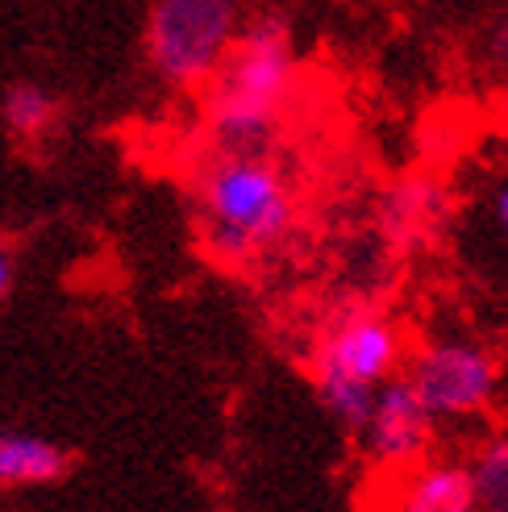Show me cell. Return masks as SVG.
Segmentation results:
<instances>
[{"mask_svg":"<svg viewBox=\"0 0 508 512\" xmlns=\"http://www.w3.org/2000/svg\"><path fill=\"white\" fill-rule=\"evenodd\" d=\"M409 342L404 329L379 309H342L309 354L317 400L346 433H363L379 383L404 371Z\"/></svg>","mask_w":508,"mask_h":512,"instance_id":"3957f363","label":"cell"},{"mask_svg":"<svg viewBox=\"0 0 508 512\" xmlns=\"http://www.w3.org/2000/svg\"><path fill=\"white\" fill-rule=\"evenodd\" d=\"M496 125H500V134H504V142H508V84H504L500 96H496Z\"/></svg>","mask_w":508,"mask_h":512,"instance_id":"9a60e30c","label":"cell"},{"mask_svg":"<svg viewBox=\"0 0 508 512\" xmlns=\"http://www.w3.org/2000/svg\"><path fill=\"white\" fill-rule=\"evenodd\" d=\"M300 75L292 21L259 13L242 25L230 55L205 84L209 150L217 155H271L284 134V109Z\"/></svg>","mask_w":508,"mask_h":512,"instance_id":"6da1fadb","label":"cell"},{"mask_svg":"<svg viewBox=\"0 0 508 512\" xmlns=\"http://www.w3.org/2000/svg\"><path fill=\"white\" fill-rule=\"evenodd\" d=\"M488 221L496 229L500 246H508V175H500L492 184V192H488Z\"/></svg>","mask_w":508,"mask_h":512,"instance_id":"4fadbf2b","label":"cell"},{"mask_svg":"<svg viewBox=\"0 0 508 512\" xmlns=\"http://www.w3.org/2000/svg\"><path fill=\"white\" fill-rule=\"evenodd\" d=\"M392 496L388 512H475L467 458H421L417 467L388 475Z\"/></svg>","mask_w":508,"mask_h":512,"instance_id":"52a82bcc","label":"cell"},{"mask_svg":"<svg viewBox=\"0 0 508 512\" xmlns=\"http://www.w3.org/2000/svg\"><path fill=\"white\" fill-rule=\"evenodd\" d=\"M246 25V0H155L146 17V59L159 84L205 92Z\"/></svg>","mask_w":508,"mask_h":512,"instance_id":"277c9868","label":"cell"},{"mask_svg":"<svg viewBox=\"0 0 508 512\" xmlns=\"http://www.w3.org/2000/svg\"><path fill=\"white\" fill-rule=\"evenodd\" d=\"M434 433H438V421L429 417V408L421 404L409 375L396 371V375H388L384 383H379L371 417H367L359 438H363V450H367V463L388 479V475L417 467L421 458H429V450H434Z\"/></svg>","mask_w":508,"mask_h":512,"instance_id":"8992f818","label":"cell"},{"mask_svg":"<svg viewBox=\"0 0 508 512\" xmlns=\"http://www.w3.org/2000/svg\"><path fill=\"white\" fill-rule=\"evenodd\" d=\"M479 55H484V67L496 75V80L508 84V9L496 13L484 25V38H479Z\"/></svg>","mask_w":508,"mask_h":512,"instance_id":"7c38bea8","label":"cell"},{"mask_svg":"<svg viewBox=\"0 0 508 512\" xmlns=\"http://www.w3.org/2000/svg\"><path fill=\"white\" fill-rule=\"evenodd\" d=\"M467 475L475 512H508V429L488 433L467 454Z\"/></svg>","mask_w":508,"mask_h":512,"instance_id":"9c48e42d","label":"cell"},{"mask_svg":"<svg viewBox=\"0 0 508 512\" xmlns=\"http://www.w3.org/2000/svg\"><path fill=\"white\" fill-rule=\"evenodd\" d=\"M200 242L225 267H246L271 254L296 229V184L279 155H217L196 171Z\"/></svg>","mask_w":508,"mask_h":512,"instance_id":"7a4b0ae2","label":"cell"},{"mask_svg":"<svg viewBox=\"0 0 508 512\" xmlns=\"http://www.w3.org/2000/svg\"><path fill=\"white\" fill-rule=\"evenodd\" d=\"M71 471V454L25 429H0V488H46Z\"/></svg>","mask_w":508,"mask_h":512,"instance_id":"ba28073f","label":"cell"},{"mask_svg":"<svg viewBox=\"0 0 508 512\" xmlns=\"http://www.w3.org/2000/svg\"><path fill=\"white\" fill-rule=\"evenodd\" d=\"M421 404L438 425H459L488 417L504 396L508 367L500 350L475 338H434L421 342L404 367Z\"/></svg>","mask_w":508,"mask_h":512,"instance_id":"5b68a950","label":"cell"},{"mask_svg":"<svg viewBox=\"0 0 508 512\" xmlns=\"http://www.w3.org/2000/svg\"><path fill=\"white\" fill-rule=\"evenodd\" d=\"M9 288H13V254L0 246V300L9 296Z\"/></svg>","mask_w":508,"mask_h":512,"instance_id":"5bb4252c","label":"cell"},{"mask_svg":"<svg viewBox=\"0 0 508 512\" xmlns=\"http://www.w3.org/2000/svg\"><path fill=\"white\" fill-rule=\"evenodd\" d=\"M0 117H5V125L17 134V138H38L50 130V121L59 117V100L50 96L42 84H13L5 92V100H0Z\"/></svg>","mask_w":508,"mask_h":512,"instance_id":"8fae6325","label":"cell"},{"mask_svg":"<svg viewBox=\"0 0 508 512\" xmlns=\"http://www.w3.org/2000/svg\"><path fill=\"white\" fill-rule=\"evenodd\" d=\"M438 213H442L438 188L425 184V179H413V184H400V188L388 192V200H384V229H388L392 242H409Z\"/></svg>","mask_w":508,"mask_h":512,"instance_id":"30bf717a","label":"cell"}]
</instances>
